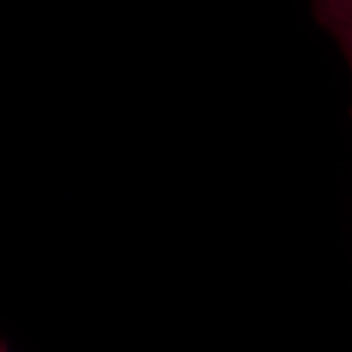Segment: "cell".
<instances>
[{
    "instance_id": "cell-1",
    "label": "cell",
    "mask_w": 352,
    "mask_h": 352,
    "mask_svg": "<svg viewBox=\"0 0 352 352\" xmlns=\"http://www.w3.org/2000/svg\"><path fill=\"white\" fill-rule=\"evenodd\" d=\"M321 28L338 44L352 72V0H311Z\"/></svg>"
},
{
    "instance_id": "cell-2",
    "label": "cell",
    "mask_w": 352,
    "mask_h": 352,
    "mask_svg": "<svg viewBox=\"0 0 352 352\" xmlns=\"http://www.w3.org/2000/svg\"><path fill=\"white\" fill-rule=\"evenodd\" d=\"M0 352H7V346L0 341Z\"/></svg>"
}]
</instances>
